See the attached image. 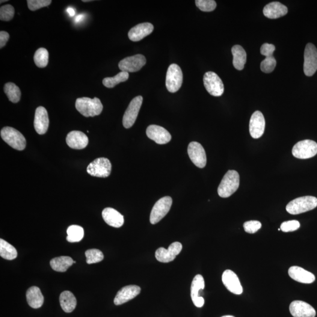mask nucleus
<instances>
[{
    "mask_svg": "<svg viewBox=\"0 0 317 317\" xmlns=\"http://www.w3.org/2000/svg\"><path fill=\"white\" fill-rule=\"evenodd\" d=\"M75 107L80 114L85 117H94L101 114L103 105L100 99L97 97L79 98L76 100Z\"/></svg>",
    "mask_w": 317,
    "mask_h": 317,
    "instance_id": "nucleus-1",
    "label": "nucleus"
},
{
    "mask_svg": "<svg viewBox=\"0 0 317 317\" xmlns=\"http://www.w3.org/2000/svg\"><path fill=\"white\" fill-rule=\"evenodd\" d=\"M240 185V176L235 171H229L225 174L218 188L219 196L227 198L238 190Z\"/></svg>",
    "mask_w": 317,
    "mask_h": 317,
    "instance_id": "nucleus-2",
    "label": "nucleus"
},
{
    "mask_svg": "<svg viewBox=\"0 0 317 317\" xmlns=\"http://www.w3.org/2000/svg\"><path fill=\"white\" fill-rule=\"evenodd\" d=\"M317 206V198L311 195L300 197L287 204L286 210L290 214L295 215L315 209Z\"/></svg>",
    "mask_w": 317,
    "mask_h": 317,
    "instance_id": "nucleus-3",
    "label": "nucleus"
},
{
    "mask_svg": "<svg viewBox=\"0 0 317 317\" xmlns=\"http://www.w3.org/2000/svg\"><path fill=\"white\" fill-rule=\"evenodd\" d=\"M3 141L14 149L23 150L26 147V139L19 130L11 127H4L1 130Z\"/></svg>",
    "mask_w": 317,
    "mask_h": 317,
    "instance_id": "nucleus-4",
    "label": "nucleus"
},
{
    "mask_svg": "<svg viewBox=\"0 0 317 317\" xmlns=\"http://www.w3.org/2000/svg\"><path fill=\"white\" fill-rule=\"evenodd\" d=\"M292 153L296 158H312L317 154V144L315 141L309 139L298 142L293 147Z\"/></svg>",
    "mask_w": 317,
    "mask_h": 317,
    "instance_id": "nucleus-5",
    "label": "nucleus"
},
{
    "mask_svg": "<svg viewBox=\"0 0 317 317\" xmlns=\"http://www.w3.org/2000/svg\"><path fill=\"white\" fill-rule=\"evenodd\" d=\"M182 82L183 73L181 68L175 64L171 65L168 68L166 78L167 90L170 93H176L181 87Z\"/></svg>",
    "mask_w": 317,
    "mask_h": 317,
    "instance_id": "nucleus-6",
    "label": "nucleus"
},
{
    "mask_svg": "<svg viewBox=\"0 0 317 317\" xmlns=\"http://www.w3.org/2000/svg\"><path fill=\"white\" fill-rule=\"evenodd\" d=\"M172 202V198L170 196L162 197L157 201L150 213V223L155 224L161 221L170 212Z\"/></svg>",
    "mask_w": 317,
    "mask_h": 317,
    "instance_id": "nucleus-7",
    "label": "nucleus"
},
{
    "mask_svg": "<svg viewBox=\"0 0 317 317\" xmlns=\"http://www.w3.org/2000/svg\"><path fill=\"white\" fill-rule=\"evenodd\" d=\"M87 171L91 176L107 177L111 173V163L107 158H98L90 163V164L88 166Z\"/></svg>",
    "mask_w": 317,
    "mask_h": 317,
    "instance_id": "nucleus-8",
    "label": "nucleus"
},
{
    "mask_svg": "<svg viewBox=\"0 0 317 317\" xmlns=\"http://www.w3.org/2000/svg\"><path fill=\"white\" fill-rule=\"evenodd\" d=\"M204 87L212 96L220 97L224 91V85L220 77L213 72H207L203 77Z\"/></svg>",
    "mask_w": 317,
    "mask_h": 317,
    "instance_id": "nucleus-9",
    "label": "nucleus"
},
{
    "mask_svg": "<svg viewBox=\"0 0 317 317\" xmlns=\"http://www.w3.org/2000/svg\"><path fill=\"white\" fill-rule=\"evenodd\" d=\"M317 70V49L312 43L307 44L304 51V72L307 76H312Z\"/></svg>",
    "mask_w": 317,
    "mask_h": 317,
    "instance_id": "nucleus-10",
    "label": "nucleus"
},
{
    "mask_svg": "<svg viewBox=\"0 0 317 317\" xmlns=\"http://www.w3.org/2000/svg\"><path fill=\"white\" fill-rule=\"evenodd\" d=\"M142 102H143V98L142 96H138L133 98L129 103L123 117V125L125 128H130L134 125L140 111Z\"/></svg>",
    "mask_w": 317,
    "mask_h": 317,
    "instance_id": "nucleus-11",
    "label": "nucleus"
},
{
    "mask_svg": "<svg viewBox=\"0 0 317 317\" xmlns=\"http://www.w3.org/2000/svg\"><path fill=\"white\" fill-rule=\"evenodd\" d=\"M146 63V58L144 55L137 54L123 59L120 62L118 66L121 71L123 72L135 73L141 70Z\"/></svg>",
    "mask_w": 317,
    "mask_h": 317,
    "instance_id": "nucleus-12",
    "label": "nucleus"
},
{
    "mask_svg": "<svg viewBox=\"0 0 317 317\" xmlns=\"http://www.w3.org/2000/svg\"><path fill=\"white\" fill-rule=\"evenodd\" d=\"M188 152L189 158L197 167L203 168L206 167V155L202 145L197 142H192L189 145Z\"/></svg>",
    "mask_w": 317,
    "mask_h": 317,
    "instance_id": "nucleus-13",
    "label": "nucleus"
},
{
    "mask_svg": "<svg viewBox=\"0 0 317 317\" xmlns=\"http://www.w3.org/2000/svg\"><path fill=\"white\" fill-rule=\"evenodd\" d=\"M182 250V244L179 242L171 244L168 249L160 247L156 251L155 257L157 260L161 263H170L175 259Z\"/></svg>",
    "mask_w": 317,
    "mask_h": 317,
    "instance_id": "nucleus-14",
    "label": "nucleus"
},
{
    "mask_svg": "<svg viewBox=\"0 0 317 317\" xmlns=\"http://www.w3.org/2000/svg\"><path fill=\"white\" fill-rule=\"evenodd\" d=\"M146 135L151 140L155 141L156 144L159 145L167 144L171 139L170 133L167 129L162 126L155 125L147 127Z\"/></svg>",
    "mask_w": 317,
    "mask_h": 317,
    "instance_id": "nucleus-15",
    "label": "nucleus"
},
{
    "mask_svg": "<svg viewBox=\"0 0 317 317\" xmlns=\"http://www.w3.org/2000/svg\"><path fill=\"white\" fill-rule=\"evenodd\" d=\"M222 281L226 289L233 294L241 295L244 292L238 275L230 269L224 271L222 275Z\"/></svg>",
    "mask_w": 317,
    "mask_h": 317,
    "instance_id": "nucleus-16",
    "label": "nucleus"
},
{
    "mask_svg": "<svg viewBox=\"0 0 317 317\" xmlns=\"http://www.w3.org/2000/svg\"><path fill=\"white\" fill-rule=\"evenodd\" d=\"M290 312L294 317H315L316 316L315 309L303 301H293L290 305Z\"/></svg>",
    "mask_w": 317,
    "mask_h": 317,
    "instance_id": "nucleus-17",
    "label": "nucleus"
},
{
    "mask_svg": "<svg viewBox=\"0 0 317 317\" xmlns=\"http://www.w3.org/2000/svg\"><path fill=\"white\" fill-rule=\"evenodd\" d=\"M266 122L262 112L257 111L251 115L249 129L251 137L259 139L265 132Z\"/></svg>",
    "mask_w": 317,
    "mask_h": 317,
    "instance_id": "nucleus-18",
    "label": "nucleus"
},
{
    "mask_svg": "<svg viewBox=\"0 0 317 317\" xmlns=\"http://www.w3.org/2000/svg\"><path fill=\"white\" fill-rule=\"evenodd\" d=\"M141 291L140 287L138 286L130 285L124 287L118 292L114 299V304L116 306H120L127 303L140 294Z\"/></svg>",
    "mask_w": 317,
    "mask_h": 317,
    "instance_id": "nucleus-19",
    "label": "nucleus"
},
{
    "mask_svg": "<svg viewBox=\"0 0 317 317\" xmlns=\"http://www.w3.org/2000/svg\"><path fill=\"white\" fill-rule=\"evenodd\" d=\"M49 118L47 109L43 106H39L35 111L34 118V128L39 135H44L48 130Z\"/></svg>",
    "mask_w": 317,
    "mask_h": 317,
    "instance_id": "nucleus-20",
    "label": "nucleus"
},
{
    "mask_svg": "<svg viewBox=\"0 0 317 317\" xmlns=\"http://www.w3.org/2000/svg\"><path fill=\"white\" fill-rule=\"evenodd\" d=\"M204 287L205 285H204V280L202 275L200 274L195 275L191 285V297L193 303L198 308H201L204 306V298L198 296V293L200 290L204 289Z\"/></svg>",
    "mask_w": 317,
    "mask_h": 317,
    "instance_id": "nucleus-21",
    "label": "nucleus"
},
{
    "mask_svg": "<svg viewBox=\"0 0 317 317\" xmlns=\"http://www.w3.org/2000/svg\"><path fill=\"white\" fill-rule=\"evenodd\" d=\"M68 146L73 149H82L87 146L88 138L85 133L73 130L68 133L66 138Z\"/></svg>",
    "mask_w": 317,
    "mask_h": 317,
    "instance_id": "nucleus-22",
    "label": "nucleus"
},
{
    "mask_svg": "<svg viewBox=\"0 0 317 317\" xmlns=\"http://www.w3.org/2000/svg\"><path fill=\"white\" fill-rule=\"evenodd\" d=\"M154 26L149 23L139 24L130 29L128 37L130 40L137 42L150 35L153 31Z\"/></svg>",
    "mask_w": 317,
    "mask_h": 317,
    "instance_id": "nucleus-23",
    "label": "nucleus"
},
{
    "mask_svg": "<svg viewBox=\"0 0 317 317\" xmlns=\"http://www.w3.org/2000/svg\"><path fill=\"white\" fill-rule=\"evenodd\" d=\"M289 275L292 279L301 283L311 284L316 280L315 275L300 267H291L289 269Z\"/></svg>",
    "mask_w": 317,
    "mask_h": 317,
    "instance_id": "nucleus-24",
    "label": "nucleus"
},
{
    "mask_svg": "<svg viewBox=\"0 0 317 317\" xmlns=\"http://www.w3.org/2000/svg\"><path fill=\"white\" fill-rule=\"evenodd\" d=\"M288 13L286 6L279 2H272L264 8L263 14L270 19H276L285 16Z\"/></svg>",
    "mask_w": 317,
    "mask_h": 317,
    "instance_id": "nucleus-25",
    "label": "nucleus"
},
{
    "mask_svg": "<svg viewBox=\"0 0 317 317\" xmlns=\"http://www.w3.org/2000/svg\"><path fill=\"white\" fill-rule=\"evenodd\" d=\"M102 215L103 220L109 226L116 228L123 226V216L117 210L111 207H107L103 210Z\"/></svg>",
    "mask_w": 317,
    "mask_h": 317,
    "instance_id": "nucleus-26",
    "label": "nucleus"
},
{
    "mask_svg": "<svg viewBox=\"0 0 317 317\" xmlns=\"http://www.w3.org/2000/svg\"><path fill=\"white\" fill-rule=\"evenodd\" d=\"M26 298L29 306L32 309H39L43 305L44 296L38 287H30L26 293Z\"/></svg>",
    "mask_w": 317,
    "mask_h": 317,
    "instance_id": "nucleus-27",
    "label": "nucleus"
},
{
    "mask_svg": "<svg viewBox=\"0 0 317 317\" xmlns=\"http://www.w3.org/2000/svg\"><path fill=\"white\" fill-rule=\"evenodd\" d=\"M232 52L233 56V66L236 70H244L247 60V54L244 49L241 46L236 45L232 47Z\"/></svg>",
    "mask_w": 317,
    "mask_h": 317,
    "instance_id": "nucleus-28",
    "label": "nucleus"
},
{
    "mask_svg": "<svg viewBox=\"0 0 317 317\" xmlns=\"http://www.w3.org/2000/svg\"><path fill=\"white\" fill-rule=\"evenodd\" d=\"M60 302L62 309L65 313L73 312L76 306V299L73 293L70 291H64L61 293Z\"/></svg>",
    "mask_w": 317,
    "mask_h": 317,
    "instance_id": "nucleus-29",
    "label": "nucleus"
},
{
    "mask_svg": "<svg viewBox=\"0 0 317 317\" xmlns=\"http://www.w3.org/2000/svg\"><path fill=\"white\" fill-rule=\"evenodd\" d=\"M72 258L68 256H61L54 258L50 261V266L54 271L65 272L73 265Z\"/></svg>",
    "mask_w": 317,
    "mask_h": 317,
    "instance_id": "nucleus-30",
    "label": "nucleus"
},
{
    "mask_svg": "<svg viewBox=\"0 0 317 317\" xmlns=\"http://www.w3.org/2000/svg\"><path fill=\"white\" fill-rule=\"evenodd\" d=\"M0 256L3 259L12 260L16 259L17 251L13 245L2 239H0Z\"/></svg>",
    "mask_w": 317,
    "mask_h": 317,
    "instance_id": "nucleus-31",
    "label": "nucleus"
},
{
    "mask_svg": "<svg viewBox=\"0 0 317 317\" xmlns=\"http://www.w3.org/2000/svg\"><path fill=\"white\" fill-rule=\"evenodd\" d=\"M4 93L7 96L9 100L13 103H17L20 101L22 93L20 88L13 82H8L5 84L4 87Z\"/></svg>",
    "mask_w": 317,
    "mask_h": 317,
    "instance_id": "nucleus-32",
    "label": "nucleus"
},
{
    "mask_svg": "<svg viewBox=\"0 0 317 317\" xmlns=\"http://www.w3.org/2000/svg\"><path fill=\"white\" fill-rule=\"evenodd\" d=\"M67 240L68 242H79L84 238V229L78 225H72L68 228Z\"/></svg>",
    "mask_w": 317,
    "mask_h": 317,
    "instance_id": "nucleus-33",
    "label": "nucleus"
},
{
    "mask_svg": "<svg viewBox=\"0 0 317 317\" xmlns=\"http://www.w3.org/2000/svg\"><path fill=\"white\" fill-rule=\"evenodd\" d=\"M129 73L121 71L116 76L114 77H107L103 79V84L105 87L113 88L115 86L120 84L121 82H125L129 78Z\"/></svg>",
    "mask_w": 317,
    "mask_h": 317,
    "instance_id": "nucleus-34",
    "label": "nucleus"
},
{
    "mask_svg": "<svg viewBox=\"0 0 317 317\" xmlns=\"http://www.w3.org/2000/svg\"><path fill=\"white\" fill-rule=\"evenodd\" d=\"M49 53L47 49L40 48L35 52L34 60L35 65L39 68H45L49 64Z\"/></svg>",
    "mask_w": 317,
    "mask_h": 317,
    "instance_id": "nucleus-35",
    "label": "nucleus"
},
{
    "mask_svg": "<svg viewBox=\"0 0 317 317\" xmlns=\"http://www.w3.org/2000/svg\"><path fill=\"white\" fill-rule=\"evenodd\" d=\"M85 256L87 257V263L88 265L100 262L104 258L102 251L96 248L86 251Z\"/></svg>",
    "mask_w": 317,
    "mask_h": 317,
    "instance_id": "nucleus-36",
    "label": "nucleus"
},
{
    "mask_svg": "<svg viewBox=\"0 0 317 317\" xmlns=\"http://www.w3.org/2000/svg\"><path fill=\"white\" fill-rule=\"evenodd\" d=\"M15 10L13 6L7 4L0 8V20L9 22L13 19Z\"/></svg>",
    "mask_w": 317,
    "mask_h": 317,
    "instance_id": "nucleus-37",
    "label": "nucleus"
},
{
    "mask_svg": "<svg viewBox=\"0 0 317 317\" xmlns=\"http://www.w3.org/2000/svg\"><path fill=\"white\" fill-rule=\"evenodd\" d=\"M277 62L273 56L266 57L261 63V70L265 73H271L276 66Z\"/></svg>",
    "mask_w": 317,
    "mask_h": 317,
    "instance_id": "nucleus-38",
    "label": "nucleus"
},
{
    "mask_svg": "<svg viewBox=\"0 0 317 317\" xmlns=\"http://www.w3.org/2000/svg\"><path fill=\"white\" fill-rule=\"evenodd\" d=\"M195 3L201 11L204 12L213 11L217 6L216 1L213 0H196Z\"/></svg>",
    "mask_w": 317,
    "mask_h": 317,
    "instance_id": "nucleus-39",
    "label": "nucleus"
},
{
    "mask_svg": "<svg viewBox=\"0 0 317 317\" xmlns=\"http://www.w3.org/2000/svg\"><path fill=\"white\" fill-rule=\"evenodd\" d=\"M28 7L31 11H36L51 4V0H27Z\"/></svg>",
    "mask_w": 317,
    "mask_h": 317,
    "instance_id": "nucleus-40",
    "label": "nucleus"
},
{
    "mask_svg": "<svg viewBox=\"0 0 317 317\" xmlns=\"http://www.w3.org/2000/svg\"><path fill=\"white\" fill-rule=\"evenodd\" d=\"M300 223L297 220H290L283 222L281 224L280 229L283 232H294L300 228Z\"/></svg>",
    "mask_w": 317,
    "mask_h": 317,
    "instance_id": "nucleus-41",
    "label": "nucleus"
},
{
    "mask_svg": "<svg viewBox=\"0 0 317 317\" xmlns=\"http://www.w3.org/2000/svg\"><path fill=\"white\" fill-rule=\"evenodd\" d=\"M244 227L245 232L254 234L260 229V228L262 227V223L257 220L248 221L245 222Z\"/></svg>",
    "mask_w": 317,
    "mask_h": 317,
    "instance_id": "nucleus-42",
    "label": "nucleus"
},
{
    "mask_svg": "<svg viewBox=\"0 0 317 317\" xmlns=\"http://www.w3.org/2000/svg\"><path fill=\"white\" fill-rule=\"evenodd\" d=\"M275 47L272 44L265 43L261 47L260 52L266 57H272L275 51Z\"/></svg>",
    "mask_w": 317,
    "mask_h": 317,
    "instance_id": "nucleus-43",
    "label": "nucleus"
},
{
    "mask_svg": "<svg viewBox=\"0 0 317 317\" xmlns=\"http://www.w3.org/2000/svg\"><path fill=\"white\" fill-rule=\"evenodd\" d=\"M9 38H10V35H9L7 32L4 31L0 32V48L2 49V47H4L6 45V44L8 42Z\"/></svg>",
    "mask_w": 317,
    "mask_h": 317,
    "instance_id": "nucleus-44",
    "label": "nucleus"
},
{
    "mask_svg": "<svg viewBox=\"0 0 317 317\" xmlns=\"http://www.w3.org/2000/svg\"><path fill=\"white\" fill-rule=\"evenodd\" d=\"M67 13L69 14V16L71 17H73L75 16V11L74 10V9L71 7H68L67 10Z\"/></svg>",
    "mask_w": 317,
    "mask_h": 317,
    "instance_id": "nucleus-45",
    "label": "nucleus"
},
{
    "mask_svg": "<svg viewBox=\"0 0 317 317\" xmlns=\"http://www.w3.org/2000/svg\"><path fill=\"white\" fill-rule=\"evenodd\" d=\"M84 15H82V14L78 15V16L75 18V22L76 23L81 22L83 19H84Z\"/></svg>",
    "mask_w": 317,
    "mask_h": 317,
    "instance_id": "nucleus-46",
    "label": "nucleus"
},
{
    "mask_svg": "<svg viewBox=\"0 0 317 317\" xmlns=\"http://www.w3.org/2000/svg\"><path fill=\"white\" fill-rule=\"evenodd\" d=\"M235 317L232 316H223V317Z\"/></svg>",
    "mask_w": 317,
    "mask_h": 317,
    "instance_id": "nucleus-47",
    "label": "nucleus"
},
{
    "mask_svg": "<svg viewBox=\"0 0 317 317\" xmlns=\"http://www.w3.org/2000/svg\"><path fill=\"white\" fill-rule=\"evenodd\" d=\"M82 1L83 2H90V1H91V0H89V1H88V0H87V1H85V0H83Z\"/></svg>",
    "mask_w": 317,
    "mask_h": 317,
    "instance_id": "nucleus-48",
    "label": "nucleus"
},
{
    "mask_svg": "<svg viewBox=\"0 0 317 317\" xmlns=\"http://www.w3.org/2000/svg\"><path fill=\"white\" fill-rule=\"evenodd\" d=\"M5 1H7V0H6V1H1V3L3 2H5Z\"/></svg>",
    "mask_w": 317,
    "mask_h": 317,
    "instance_id": "nucleus-49",
    "label": "nucleus"
},
{
    "mask_svg": "<svg viewBox=\"0 0 317 317\" xmlns=\"http://www.w3.org/2000/svg\"><path fill=\"white\" fill-rule=\"evenodd\" d=\"M73 263H74V264H75V263H76L75 261H73Z\"/></svg>",
    "mask_w": 317,
    "mask_h": 317,
    "instance_id": "nucleus-50",
    "label": "nucleus"
}]
</instances>
